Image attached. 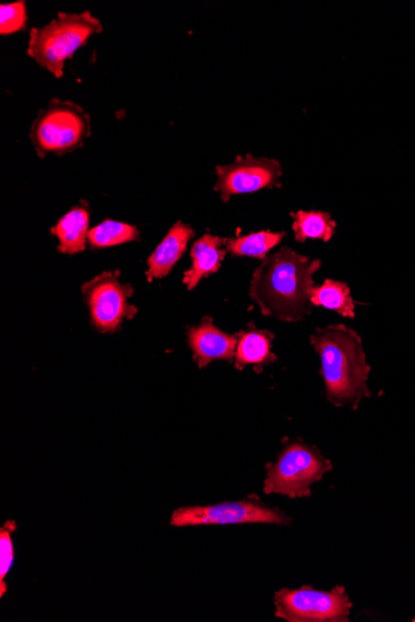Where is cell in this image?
<instances>
[{"label":"cell","instance_id":"obj_1","mask_svg":"<svg viewBox=\"0 0 415 622\" xmlns=\"http://www.w3.org/2000/svg\"><path fill=\"white\" fill-rule=\"evenodd\" d=\"M319 260H310L284 247L263 259L254 271L250 297L263 316L300 323L311 313V290Z\"/></svg>","mask_w":415,"mask_h":622},{"label":"cell","instance_id":"obj_2","mask_svg":"<svg viewBox=\"0 0 415 622\" xmlns=\"http://www.w3.org/2000/svg\"><path fill=\"white\" fill-rule=\"evenodd\" d=\"M310 342L319 355L327 400L335 407L357 409L371 394L367 384L371 366L361 337L350 327L332 325L317 328Z\"/></svg>","mask_w":415,"mask_h":622},{"label":"cell","instance_id":"obj_3","mask_svg":"<svg viewBox=\"0 0 415 622\" xmlns=\"http://www.w3.org/2000/svg\"><path fill=\"white\" fill-rule=\"evenodd\" d=\"M102 31L101 22L90 12L59 13L51 23L33 27L26 53L43 69L60 79L66 63L88 44L91 36Z\"/></svg>","mask_w":415,"mask_h":622},{"label":"cell","instance_id":"obj_4","mask_svg":"<svg viewBox=\"0 0 415 622\" xmlns=\"http://www.w3.org/2000/svg\"><path fill=\"white\" fill-rule=\"evenodd\" d=\"M91 136V117L78 103L53 99L37 112L30 137L36 155L64 156L81 148Z\"/></svg>","mask_w":415,"mask_h":622},{"label":"cell","instance_id":"obj_5","mask_svg":"<svg viewBox=\"0 0 415 622\" xmlns=\"http://www.w3.org/2000/svg\"><path fill=\"white\" fill-rule=\"evenodd\" d=\"M334 468L332 461L303 440H291L273 464L267 465L263 493L289 498L311 496V486L319 483Z\"/></svg>","mask_w":415,"mask_h":622},{"label":"cell","instance_id":"obj_6","mask_svg":"<svg viewBox=\"0 0 415 622\" xmlns=\"http://www.w3.org/2000/svg\"><path fill=\"white\" fill-rule=\"evenodd\" d=\"M276 617L290 622H347L352 602L346 588L316 590L311 587L276 592Z\"/></svg>","mask_w":415,"mask_h":622},{"label":"cell","instance_id":"obj_7","mask_svg":"<svg viewBox=\"0 0 415 622\" xmlns=\"http://www.w3.org/2000/svg\"><path fill=\"white\" fill-rule=\"evenodd\" d=\"M81 291L90 310L91 325L101 333L117 332L126 319L138 313V308L128 303L134 289L122 284L120 271H103L85 282Z\"/></svg>","mask_w":415,"mask_h":622},{"label":"cell","instance_id":"obj_8","mask_svg":"<svg viewBox=\"0 0 415 622\" xmlns=\"http://www.w3.org/2000/svg\"><path fill=\"white\" fill-rule=\"evenodd\" d=\"M290 521V518L284 513L262 506L258 501H250V499L214 506L178 508L171 518V524L175 527L213 524L285 525Z\"/></svg>","mask_w":415,"mask_h":622},{"label":"cell","instance_id":"obj_9","mask_svg":"<svg viewBox=\"0 0 415 622\" xmlns=\"http://www.w3.org/2000/svg\"><path fill=\"white\" fill-rule=\"evenodd\" d=\"M216 183L214 191L221 200L228 203L231 197L240 194L257 193L281 185V165L277 159L239 156L231 165L215 168Z\"/></svg>","mask_w":415,"mask_h":622},{"label":"cell","instance_id":"obj_10","mask_svg":"<svg viewBox=\"0 0 415 622\" xmlns=\"http://www.w3.org/2000/svg\"><path fill=\"white\" fill-rule=\"evenodd\" d=\"M238 333L228 335L216 327L211 317H204L201 324L188 328L187 339L193 360L200 367L214 361L232 362L238 344Z\"/></svg>","mask_w":415,"mask_h":622},{"label":"cell","instance_id":"obj_11","mask_svg":"<svg viewBox=\"0 0 415 622\" xmlns=\"http://www.w3.org/2000/svg\"><path fill=\"white\" fill-rule=\"evenodd\" d=\"M194 234L192 226L182 222H177L169 229L165 239L160 241L147 260L146 276L149 282L169 275L176 263L184 256L188 244L193 239Z\"/></svg>","mask_w":415,"mask_h":622},{"label":"cell","instance_id":"obj_12","mask_svg":"<svg viewBox=\"0 0 415 622\" xmlns=\"http://www.w3.org/2000/svg\"><path fill=\"white\" fill-rule=\"evenodd\" d=\"M224 239L213 234H205L193 244L191 250L192 267L184 272L183 284L192 291L200 282L220 271L226 257V249H222Z\"/></svg>","mask_w":415,"mask_h":622},{"label":"cell","instance_id":"obj_13","mask_svg":"<svg viewBox=\"0 0 415 622\" xmlns=\"http://www.w3.org/2000/svg\"><path fill=\"white\" fill-rule=\"evenodd\" d=\"M90 226V211L87 203L74 206L52 228V234L58 239V250L68 256H75L87 249Z\"/></svg>","mask_w":415,"mask_h":622},{"label":"cell","instance_id":"obj_14","mask_svg":"<svg viewBox=\"0 0 415 622\" xmlns=\"http://www.w3.org/2000/svg\"><path fill=\"white\" fill-rule=\"evenodd\" d=\"M237 350H235V367L243 371L247 365H266L277 361L271 353L273 335L262 329L253 328L238 333Z\"/></svg>","mask_w":415,"mask_h":622},{"label":"cell","instance_id":"obj_15","mask_svg":"<svg viewBox=\"0 0 415 622\" xmlns=\"http://www.w3.org/2000/svg\"><path fill=\"white\" fill-rule=\"evenodd\" d=\"M285 233L258 231L244 237L224 239L226 251L233 257L267 259L269 252L284 239Z\"/></svg>","mask_w":415,"mask_h":622},{"label":"cell","instance_id":"obj_16","mask_svg":"<svg viewBox=\"0 0 415 622\" xmlns=\"http://www.w3.org/2000/svg\"><path fill=\"white\" fill-rule=\"evenodd\" d=\"M311 304L335 310L347 318L355 317V301L350 287L341 281L325 280L321 286H315L310 294Z\"/></svg>","mask_w":415,"mask_h":622},{"label":"cell","instance_id":"obj_17","mask_svg":"<svg viewBox=\"0 0 415 622\" xmlns=\"http://www.w3.org/2000/svg\"><path fill=\"white\" fill-rule=\"evenodd\" d=\"M291 216L294 218L292 230L298 242H305L309 239L327 242L333 239L337 224L328 213L299 211L291 213Z\"/></svg>","mask_w":415,"mask_h":622},{"label":"cell","instance_id":"obj_18","mask_svg":"<svg viewBox=\"0 0 415 622\" xmlns=\"http://www.w3.org/2000/svg\"><path fill=\"white\" fill-rule=\"evenodd\" d=\"M139 239L136 226L116 220H105L90 229L88 242L92 249L119 247Z\"/></svg>","mask_w":415,"mask_h":622},{"label":"cell","instance_id":"obj_19","mask_svg":"<svg viewBox=\"0 0 415 622\" xmlns=\"http://www.w3.org/2000/svg\"><path fill=\"white\" fill-rule=\"evenodd\" d=\"M26 23L27 11L24 0L0 5V34L5 36L22 32L25 30Z\"/></svg>","mask_w":415,"mask_h":622},{"label":"cell","instance_id":"obj_20","mask_svg":"<svg viewBox=\"0 0 415 622\" xmlns=\"http://www.w3.org/2000/svg\"><path fill=\"white\" fill-rule=\"evenodd\" d=\"M15 528L13 521H8L2 530H0V583H2L0 596H2V598L7 591L5 577L9 570H11L14 559L12 532L15 531Z\"/></svg>","mask_w":415,"mask_h":622}]
</instances>
